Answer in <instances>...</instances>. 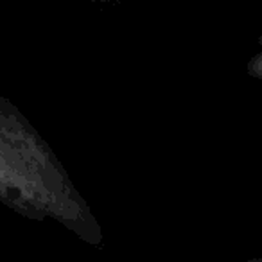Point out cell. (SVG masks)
Wrapping results in <instances>:
<instances>
[{
    "instance_id": "cell-1",
    "label": "cell",
    "mask_w": 262,
    "mask_h": 262,
    "mask_svg": "<svg viewBox=\"0 0 262 262\" xmlns=\"http://www.w3.org/2000/svg\"><path fill=\"white\" fill-rule=\"evenodd\" d=\"M59 178L47 149L0 95V203L31 217L59 210Z\"/></svg>"
}]
</instances>
